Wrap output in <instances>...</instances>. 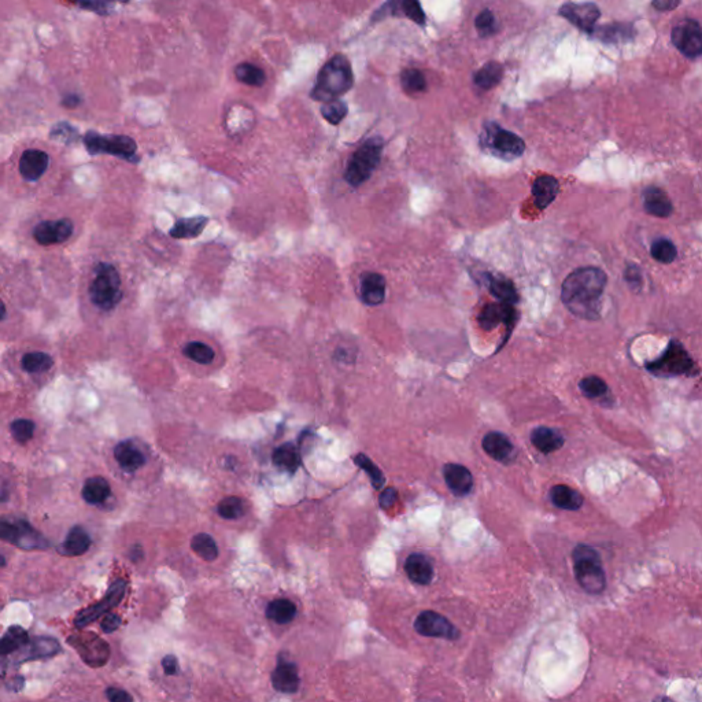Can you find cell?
I'll use <instances>...</instances> for the list:
<instances>
[{
  "label": "cell",
  "instance_id": "8",
  "mask_svg": "<svg viewBox=\"0 0 702 702\" xmlns=\"http://www.w3.org/2000/svg\"><path fill=\"white\" fill-rule=\"evenodd\" d=\"M0 540H6L25 550L48 547L44 536L24 520L11 522L0 519Z\"/></svg>",
  "mask_w": 702,
  "mask_h": 702
},
{
  "label": "cell",
  "instance_id": "5",
  "mask_svg": "<svg viewBox=\"0 0 702 702\" xmlns=\"http://www.w3.org/2000/svg\"><path fill=\"white\" fill-rule=\"evenodd\" d=\"M646 371L659 378H690L699 375V366L694 359L676 339H672L668 343L667 349L657 359L646 364Z\"/></svg>",
  "mask_w": 702,
  "mask_h": 702
},
{
  "label": "cell",
  "instance_id": "45",
  "mask_svg": "<svg viewBox=\"0 0 702 702\" xmlns=\"http://www.w3.org/2000/svg\"><path fill=\"white\" fill-rule=\"evenodd\" d=\"M348 113H349L348 105L341 99L325 102V105L321 107L322 117L332 125H339L346 118Z\"/></svg>",
  "mask_w": 702,
  "mask_h": 702
},
{
  "label": "cell",
  "instance_id": "39",
  "mask_svg": "<svg viewBox=\"0 0 702 702\" xmlns=\"http://www.w3.org/2000/svg\"><path fill=\"white\" fill-rule=\"evenodd\" d=\"M598 37L606 43H620L629 41L633 36L631 25L624 24H612L608 27H602L598 29Z\"/></svg>",
  "mask_w": 702,
  "mask_h": 702
},
{
  "label": "cell",
  "instance_id": "47",
  "mask_svg": "<svg viewBox=\"0 0 702 702\" xmlns=\"http://www.w3.org/2000/svg\"><path fill=\"white\" fill-rule=\"evenodd\" d=\"M10 429H11V434L17 442L27 443L34 436L35 422L25 420V419H20V420L11 422Z\"/></svg>",
  "mask_w": 702,
  "mask_h": 702
},
{
  "label": "cell",
  "instance_id": "32",
  "mask_svg": "<svg viewBox=\"0 0 702 702\" xmlns=\"http://www.w3.org/2000/svg\"><path fill=\"white\" fill-rule=\"evenodd\" d=\"M296 606L289 599H275L266 606L268 619L276 622L278 624H288L295 619Z\"/></svg>",
  "mask_w": 702,
  "mask_h": 702
},
{
  "label": "cell",
  "instance_id": "16",
  "mask_svg": "<svg viewBox=\"0 0 702 702\" xmlns=\"http://www.w3.org/2000/svg\"><path fill=\"white\" fill-rule=\"evenodd\" d=\"M387 15L406 17L415 24H425V14L420 0H387L386 4L376 11L373 20H382Z\"/></svg>",
  "mask_w": 702,
  "mask_h": 702
},
{
  "label": "cell",
  "instance_id": "26",
  "mask_svg": "<svg viewBox=\"0 0 702 702\" xmlns=\"http://www.w3.org/2000/svg\"><path fill=\"white\" fill-rule=\"evenodd\" d=\"M643 208L650 215L667 218L672 213V203L667 194L659 187H649L643 192Z\"/></svg>",
  "mask_w": 702,
  "mask_h": 702
},
{
  "label": "cell",
  "instance_id": "30",
  "mask_svg": "<svg viewBox=\"0 0 702 702\" xmlns=\"http://www.w3.org/2000/svg\"><path fill=\"white\" fill-rule=\"evenodd\" d=\"M487 285L490 292L499 302H506L510 305L517 303L519 295L516 287L509 279L496 275H487Z\"/></svg>",
  "mask_w": 702,
  "mask_h": 702
},
{
  "label": "cell",
  "instance_id": "1",
  "mask_svg": "<svg viewBox=\"0 0 702 702\" xmlns=\"http://www.w3.org/2000/svg\"><path fill=\"white\" fill-rule=\"evenodd\" d=\"M606 275L599 268H579L562 282L561 299L565 308L582 320H598L602 310V296Z\"/></svg>",
  "mask_w": 702,
  "mask_h": 702
},
{
  "label": "cell",
  "instance_id": "51",
  "mask_svg": "<svg viewBox=\"0 0 702 702\" xmlns=\"http://www.w3.org/2000/svg\"><path fill=\"white\" fill-rule=\"evenodd\" d=\"M396 499H398V492L395 489L389 487V489H386L385 492L380 494L379 502H380V506L383 509H388V508H391L396 502Z\"/></svg>",
  "mask_w": 702,
  "mask_h": 702
},
{
  "label": "cell",
  "instance_id": "38",
  "mask_svg": "<svg viewBox=\"0 0 702 702\" xmlns=\"http://www.w3.org/2000/svg\"><path fill=\"white\" fill-rule=\"evenodd\" d=\"M182 354L187 358H189L191 361L201 364V365H210L211 362L214 361V357H215V352L210 346H208L206 343H202V342L187 343L182 349Z\"/></svg>",
  "mask_w": 702,
  "mask_h": 702
},
{
  "label": "cell",
  "instance_id": "52",
  "mask_svg": "<svg viewBox=\"0 0 702 702\" xmlns=\"http://www.w3.org/2000/svg\"><path fill=\"white\" fill-rule=\"evenodd\" d=\"M120 624H121V619L117 615L110 613V615H106V617L102 622V630L110 633V632L115 631L120 627Z\"/></svg>",
  "mask_w": 702,
  "mask_h": 702
},
{
  "label": "cell",
  "instance_id": "11",
  "mask_svg": "<svg viewBox=\"0 0 702 702\" xmlns=\"http://www.w3.org/2000/svg\"><path fill=\"white\" fill-rule=\"evenodd\" d=\"M415 630L428 638H442L447 640H457L459 638L456 626L443 615L432 610H424L417 616L415 620Z\"/></svg>",
  "mask_w": 702,
  "mask_h": 702
},
{
  "label": "cell",
  "instance_id": "42",
  "mask_svg": "<svg viewBox=\"0 0 702 702\" xmlns=\"http://www.w3.org/2000/svg\"><path fill=\"white\" fill-rule=\"evenodd\" d=\"M217 512L222 519L236 520L245 515V503L238 496H227L218 503Z\"/></svg>",
  "mask_w": 702,
  "mask_h": 702
},
{
  "label": "cell",
  "instance_id": "44",
  "mask_svg": "<svg viewBox=\"0 0 702 702\" xmlns=\"http://www.w3.org/2000/svg\"><path fill=\"white\" fill-rule=\"evenodd\" d=\"M354 462L368 473V476L371 478V482L376 490H380L385 486L386 478H385L383 472L379 469L378 465L373 464V461L369 457H366L365 454H358L354 458Z\"/></svg>",
  "mask_w": 702,
  "mask_h": 702
},
{
  "label": "cell",
  "instance_id": "55",
  "mask_svg": "<svg viewBox=\"0 0 702 702\" xmlns=\"http://www.w3.org/2000/svg\"><path fill=\"white\" fill-rule=\"evenodd\" d=\"M4 317H6V306H4L3 301L0 299V321H1Z\"/></svg>",
  "mask_w": 702,
  "mask_h": 702
},
{
  "label": "cell",
  "instance_id": "49",
  "mask_svg": "<svg viewBox=\"0 0 702 702\" xmlns=\"http://www.w3.org/2000/svg\"><path fill=\"white\" fill-rule=\"evenodd\" d=\"M624 279L631 285L633 289H639L642 285V276H640V269L635 265H630L626 272H624Z\"/></svg>",
  "mask_w": 702,
  "mask_h": 702
},
{
  "label": "cell",
  "instance_id": "3",
  "mask_svg": "<svg viewBox=\"0 0 702 702\" xmlns=\"http://www.w3.org/2000/svg\"><path fill=\"white\" fill-rule=\"evenodd\" d=\"M573 573L579 586L589 594H601L606 587V576L601 556L594 547L579 545L572 553Z\"/></svg>",
  "mask_w": 702,
  "mask_h": 702
},
{
  "label": "cell",
  "instance_id": "15",
  "mask_svg": "<svg viewBox=\"0 0 702 702\" xmlns=\"http://www.w3.org/2000/svg\"><path fill=\"white\" fill-rule=\"evenodd\" d=\"M515 322H516L515 305L506 302L486 305L479 315V324L485 331H492L499 324H503L508 327V335H510Z\"/></svg>",
  "mask_w": 702,
  "mask_h": 702
},
{
  "label": "cell",
  "instance_id": "20",
  "mask_svg": "<svg viewBox=\"0 0 702 702\" xmlns=\"http://www.w3.org/2000/svg\"><path fill=\"white\" fill-rule=\"evenodd\" d=\"M405 572L412 582L422 586L429 585L435 576L434 564L422 553H413L406 559Z\"/></svg>",
  "mask_w": 702,
  "mask_h": 702
},
{
  "label": "cell",
  "instance_id": "24",
  "mask_svg": "<svg viewBox=\"0 0 702 702\" xmlns=\"http://www.w3.org/2000/svg\"><path fill=\"white\" fill-rule=\"evenodd\" d=\"M114 457L118 465L127 472H135L145 464V456L132 440L118 443L114 449Z\"/></svg>",
  "mask_w": 702,
  "mask_h": 702
},
{
  "label": "cell",
  "instance_id": "41",
  "mask_svg": "<svg viewBox=\"0 0 702 702\" xmlns=\"http://www.w3.org/2000/svg\"><path fill=\"white\" fill-rule=\"evenodd\" d=\"M579 388L589 399H603L609 394L608 385L598 376H587L580 380Z\"/></svg>",
  "mask_w": 702,
  "mask_h": 702
},
{
  "label": "cell",
  "instance_id": "23",
  "mask_svg": "<svg viewBox=\"0 0 702 702\" xmlns=\"http://www.w3.org/2000/svg\"><path fill=\"white\" fill-rule=\"evenodd\" d=\"M531 442L535 449L543 454H550L560 450L565 439L559 429L550 427H538L531 432Z\"/></svg>",
  "mask_w": 702,
  "mask_h": 702
},
{
  "label": "cell",
  "instance_id": "40",
  "mask_svg": "<svg viewBox=\"0 0 702 702\" xmlns=\"http://www.w3.org/2000/svg\"><path fill=\"white\" fill-rule=\"evenodd\" d=\"M235 76L241 83L251 87H261L266 81L265 71L252 64H241L236 66Z\"/></svg>",
  "mask_w": 702,
  "mask_h": 702
},
{
  "label": "cell",
  "instance_id": "10",
  "mask_svg": "<svg viewBox=\"0 0 702 702\" xmlns=\"http://www.w3.org/2000/svg\"><path fill=\"white\" fill-rule=\"evenodd\" d=\"M672 44L687 58H699L702 52L701 25L696 20L678 24L671 35Z\"/></svg>",
  "mask_w": 702,
  "mask_h": 702
},
{
  "label": "cell",
  "instance_id": "29",
  "mask_svg": "<svg viewBox=\"0 0 702 702\" xmlns=\"http://www.w3.org/2000/svg\"><path fill=\"white\" fill-rule=\"evenodd\" d=\"M549 494L552 503L564 510H579L583 505L582 495L565 485H557L552 487Z\"/></svg>",
  "mask_w": 702,
  "mask_h": 702
},
{
  "label": "cell",
  "instance_id": "37",
  "mask_svg": "<svg viewBox=\"0 0 702 702\" xmlns=\"http://www.w3.org/2000/svg\"><path fill=\"white\" fill-rule=\"evenodd\" d=\"M22 368L29 372V373H41L45 371H50L54 365V359L41 351L35 352H28L22 357Z\"/></svg>",
  "mask_w": 702,
  "mask_h": 702
},
{
  "label": "cell",
  "instance_id": "43",
  "mask_svg": "<svg viewBox=\"0 0 702 702\" xmlns=\"http://www.w3.org/2000/svg\"><path fill=\"white\" fill-rule=\"evenodd\" d=\"M650 252H652V257L660 264H671L675 261V258L678 255V250H676L675 245L666 238H660V239L654 241L650 247Z\"/></svg>",
  "mask_w": 702,
  "mask_h": 702
},
{
  "label": "cell",
  "instance_id": "33",
  "mask_svg": "<svg viewBox=\"0 0 702 702\" xmlns=\"http://www.w3.org/2000/svg\"><path fill=\"white\" fill-rule=\"evenodd\" d=\"M273 464L287 472H295L301 465V457L292 443H284L273 452Z\"/></svg>",
  "mask_w": 702,
  "mask_h": 702
},
{
  "label": "cell",
  "instance_id": "25",
  "mask_svg": "<svg viewBox=\"0 0 702 702\" xmlns=\"http://www.w3.org/2000/svg\"><path fill=\"white\" fill-rule=\"evenodd\" d=\"M209 224V218L203 215L180 218L171 228L169 235L173 239H196L202 235Z\"/></svg>",
  "mask_w": 702,
  "mask_h": 702
},
{
  "label": "cell",
  "instance_id": "13",
  "mask_svg": "<svg viewBox=\"0 0 702 702\" xmlns=\"http://www.w3.org/2000/svg\"><path fill=\"white\" fill-rule=\"evenodd\" d=\"M125 592H127V582L117 580L115 583H113V586L108 589L107 594L101 599V602H98L96 605L89 606L78 613V616L74 620L76 627L83 629L91 623H94L95 620H98L101 616L108 613L110 609H113L114 606H117L121 602V599L125 596Z\"/></svg>",
  "mask_w": 702,
  "mask_h": 702
},
{
  "label": "cell",
  "instance_id": "27",
  "mask_svg": "<svg viewBox=\"0 0 702 702\" xmlns=\"http://www.w3.org/2000/svg\"><path fill=\"white\" fill-rule=\"evenodd\" d=\"M272 685L280 693H295L299 689V675L296 666L280 661L272 673Z\"/></svg>",
  "mask_w": 702,
  "mask_h": 702
},
{
  "label": "cell",
  "instance_id": "48",
  "mask_svg": "<svg viewBox=\"0 0 702 702\" xmlns=\"http://www.w3.org/2000/svg\"><path fill=\"white\" fill-rule=\"evenodd\" d=\"M475 25H476V29H478L479 35L483 36V37L494 35V34H495V31H496L495 17H494V14H492L490 10H485V11H482V13L476 17Z\"/></svg>",
  "mask_w": 702,
  "mask_h": 702
},
{
  "label": "cell",
  "instance_id": "18",
  "mask_svg": "<svg viewBox=\"0 0 702 702\" xmlns=\"http://www.w3.org/2000/svg\"><path fill=\"white\" fill-rule=\"evenodd\" d=\"M386 279L380 273H364L359 287L361 301L368 306H379L386 299Z\"/></svg>",
  "mask_w": 702,
  "mask_h": 702
},
{
  "label": "cell",
  "instance_id": "56",
  "mask_svg": "<svg viewBox=\"0 0 702 702\" xmlns=\"http://www.w3.org/2000/svg\"><path fill=\"white\" fill-rule=\"evenodd\" d=\"M4 565H6V560H4V557L0 554V566H4Z\"/></svg>",
  "mask_w": 702,
  "mask_h": 702
},
{
  "label": "cell",
  "instance_id": "57",
  "mask_svg": "<svg viewBox=\"0 0 702 702\" xmlns=\"http://www.w3.org/2000/svg\"><path fill=\"white\" fill-rule=\"evenodd\" d=\"M122 1H128V0H122Z\"/></svg>",
  "mask_w": 702,
  "mask_h": 702
},
{
  "label": "cell",
  "instance_id": "12",
  "mask_svg": "<svg viewBox=\"0 0 702 702\" xmlns=\"http://www.w3.org/2000/svg\"><path fill=\"white\" fill-rule=\"evenodd\" d=\"M562 18L568 20L578 29L594 35L596 24L601 17V10L592 1L586 3H565L559 10Z\"/></svg>",
  "mask_w": 702,
  "mask_h": 702
},
{
  "label": "cell",
  "instance_id": "35",
  "mask_svg": "<svg viewBox=\"0 0 702 702\" xmlns=\"http://www.w3.org/2000/svg\"><path fill=\"white\" fill-rule=\"evenodd\" d=\"M192 552L206 561H214L218 557V547L209 533H198L191 540Z\"/></svg>",
  "mask_w": 702,
  "mask_h": 702
},
{
  "label": "cell",
  "instance_id": "9",
  "mask_svg": "<svg viewBox=\"0 0 702 702\" xmlns=\"http://www.w3.org/2000/svg\"><path fill=\"white\" fill-rule=\"evenodd\" d=\"M85 145L92 154L106 152L127 161H139L136 157L138 145L134 139L128 136H101L94 132H89L85 136Z\"/></svg>",
  "mask_w": 702,
  "mask_h": 702
},
{
  "label": "cell",
  "instance_id": "6",
  "mask_svg": "<svg viewBox=\"0 0 702 702\" xmlns=\"http://www.w3.org/2000/svg\"><path fill=\"white\" fill-rule=\"evenodd\" d=\"M482 150L496 158L512 161L522 157L526 151V143L516 134L501 128L495 122L485 125L480 136Z\"/></svg>",
  "mask_w": 702,
  "mask_h": 702
},
{
  "label": "cell",
  "instance_id": "53",
  "mask_svg": "<svg viewBox=\"0 0 702 702\" xmlns=\"http://www.w3.org/2000/svg\"><path fill=\"white\" fill-rule=\"evenodd\" d=\"M680 0H652V4L659 11H671L679 6Z\"/></svg>",
  "mask_w": 702,
  "mask_h": 702
},
{
  "label": "cell",
  "instance_id": "54",
  "mask_svg": "<svg viewBox=\"0 0 702 702\" xmlns=\"http://www.w3.org/2000/svg\"><path fill=\"white\" fill-rule=\"evenodd\" d=\"M162 667L166 675H177L178 673V661L175 656H166L162 660Z\"/></svg>",
  "mask_w": 702,
  "mask_h": 702
},
{
  "label": "cell",
  "instance_id": "21",
  "mask_svg": "<svg viewBox=\"0 0 702 702\" xmlns=\"http://www.w3.org/2000/svg\"><path fill=\"white\" fill-rule=\"evenodd\" d=\"M560 184L553 176H539L532 184V196L536 208L545 210L559 195Z\"/></svg>",
  "mask_w": 702,
  "mask_h": 702
},
{
  "label": "cell",
  "instance_id": "14",
  "mask_svg": "<svg viewBox=\"0 0 702 702\" xmlns=\"http://www.w3.org/2000/svg\"><path fill=\"white\" fill-rule=\"evenodd\" d=\"M73 222L69 218L57 221H43L34 229V238L41 246H52L66 242L73 234Z\"/></svg>",
  "mask_w": 702,
  "mask_h": 702
},
{
  "label": "cell",
  "instance_id": "7",
  "mask_svg": "<svg viewBox=\"0 0 702 702\" xmlns=\"http://www.w3.org/2000/svg\"><path fill=\"white\" fill-rule=\"evenodd\" d=\"M92 303L102 310H113L122 298L121 278L118 271L110 264H99L95 269V279L89 287Z\"/></svg>",
  "mask_w": 702,
  "mask_h": 702
},
{
  "label": "cell",
  "instance_id": "34",
  "mask_svg": "<svg viewBox=\"0 0 702 702\" xmlns=\"http://www.w3.org/2000/svg\"><path fill=\"white\" fill-rule=\"evenodd\" d=\"M502 76H503L502 66L498 62H489L480 71L475 73L473 80L479 88L489 91L501 81Z\"/></svg>",
  "mask_w": 702,
  "mask_h": 702
},
{
  "label": "cell",
  "instance_id": "22",
  "mask_svg": "<svg viewBox=\"0 0 702 702\" xmlns=\"http://www.w3.org/2000/svg\"><path fill=\"white\" fill-rule=\"evenodd\" d=\"M48 155L41 150H27L20 159V172L28 181H36L48 168Z\"/></svg>",
  "mask_w": 702,
  "mask_h": 702
},
{
  "label": "cell",
  "instance_id": "2",
  "mask_svg": "<svg viewBox=\"0 0 702 702\" xmlns=\"http://www.w3.org/2000/svg\"><path fill=\"white\" fill-rule=\"evenodd\" d=\"M354 84L350 61L343 55L331 58L318 73L310 96L317 102H331L349 92Z\"/></svg>",
  "mask_w": 702,
  "mask_h": 702
},
{
  "label": "cell",
  "instance_id": "36",
  "mask_svg": "<svg viewBox=\"0 0 702 702\" xmlns=\"http://www.w3.org/2000/svg\"><path fill=\"white\" fill-rule=\"evenodd\" d=\"M28 642H29L28 632L22 630L21 627L14 626L0 639V656L10 654L18 650L20 647H24Z\"/></svg>",
  "mask_w": 702,
  "mask_h": 702
},
{
  "label": "cell",
  "instance_id": "17",
  "mask_svg": "<svg viewBox=\"0 0 702 702\" xmlns=\"http://www.w3.org/2000/svg\"><path fill=\"white\" fill-rule=\"evenodd\" d=\"M482 447L487 456L502 464H509L516 458L515 445L505 434L498 431H492L483 438Z\"/></svg>",
  "mask_w": 702,
  "mask_h": 702
},
{
  "label": "cell",
  "instance_id": "19",
  "mask_svg": "<svg viewBox=\"0 0 702 702\" xmlns=\"http://www.w3.org/2000/svg\"><path fill=\"white\" fill-rule=\"evenodd\" d=\"M445 482L457 496H465L473 489V476L468 468L459 464H446L443 468Z\"/></svg>",
  "mask_w": 702,
  "mask_h": 702
},
{
  "label": "cell",
  "instance_id": "50",
  "mask_svg": "<svg viewBox=\"0 0 702 702\" xmlns=\"http://www.w3.org/2000/svg\"><path fill=\"white\" fill-rule=\"evenodd\" d=\"M106 697L107 700L113 702H131L134 699L132 696H129L127 692L121 690V689H114V687H110L106 690Z\"/></svg>",
  "mask_w": 702,
  "mask_h": 702
},
{
  "label": "cell",
  "instance_id": "46",
  "mask_svg": "<svg viewBox=\"0 0 702 702\" xmlns=\"http://www.w3.org/2000/svg\"><path fill=\"white\" fill-rule=\"evenodd\" d=\"M401 83L406 92L417 94L422 92L427 88V81L422 71L417 69H406L401 74Z\"/></svg>",
  "mask_w": 702,
  "mask_h": 702
},
{
  "label": "cell",
  "instance_id": "28",
  "mask_svg": "<svg viewBox=\"0 0 702 702\" xmlns=\"http://www.w3.org/2000/svg\"><path fill=\"white\" fill-rule=\"evenodd\" d=\"M91 546V538L88 535V532L81 528V526H73L64 545L61 546L59 552L64 554V556H68V557H76V556H81L84 554Z\"/></svg>",
  "mask_w": 702,
  "mask_h": 702
},
{
  "label": "cell",
  "instance_id": "31",
  "mask_svg": "<svg viewBox=\"0 0 702 702\" xmlns=\"http://www.w3.org/2000/svg\"><path fill=\"white\" fill-rule=\"evenodd\" d=\"M111 489L107 480L101 476L89 478L83 487V498L89 505L103 503L110 496Z\"/></svg>",
  "mask_w": 702,
  "mask_h": 702
},
{
  "label": "cell",
  "instance_id": "4",
  "mask_svg": "<svg viewBox=\"0 0 702 702\" xmlns=\"http://www.w3.org/2000/svg\"><path fill=\"white\" fill-rule=\"evenodd\" d=\"M383 148L385 141L379 136L368 139L359 148H357L345 172V180L349 185L358 188L372 177L380 164Z\"/></svg>",
  "mask_w": 702,
  "mask_h": 702
}]
</instances>
